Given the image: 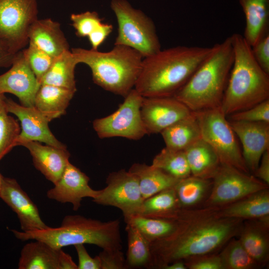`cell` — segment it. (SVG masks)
Returning a JSON list of instances; mask_svg holds the SVG:
<instances>
[{"label": "cell", "mask_w": 269, "mask_h": 269, "mask_svg": "<svg viewBox=\"0 0 269 269\" xmlns=\"http://www.w3.org/2000/svg\"><path fill=\"white\" fill-rule=\"evenodd\" d=\"M124 220L126 224L135 227L150 243L169 236L177 227L176 218H150L137 215Z\"/></svg>", "instance_id": "d6a6232c"}, {"label": "cell", "mask_w": 269, "mask_h": 269, "mask_svg": "<svg viewBox=\"0 0 269 269\" xmlns=\"http://www.w3.org/2000/svg\"><path fill=\"white\" fill-rule=\"evenodd\" d=\"M212 181L193 175L180 179L174 186L181 209H190L203 201L211 190Z\"/></svg>", "instance_id": "4dcf8cb0"}, {"label": "cell", "mask_w": 269, "mask_h": 269, "mask_svg": "<svg viewBox=\"0 0 269 269\" xmlns=\"http://www.w3.org/2000/svg\"><path fill=\"white\" fill-rule=\"evenodd\" d=\"M78 64L71 50L55 57L40 80V85H49L76 91L75 69Z\"/></svg>", "instance_id": "f1b7e54d"}, {"label": "cell", "mask_w": 269, "mask_h": 269, "mask_svg": "<svg viewBox=\"0 0 269 269\" xmlns=\"http://www.w3.org/2000/svg\"><path fill=\"white\" fill-rule=\"evenodd\" d=\"M110 6L118 24L114 44L131 47L143 57L161 49L154 23L142 11L133 7L127 0H112Z\"/></svg>", "instance_id": "52a82bcc"}, {"label": "cell", "mask_w": 269, "mask_h": 269, "mask_svg": "<svg viewBox=\"0 0 269 269\" xmlns=\"http://www.w3.org/2000/svg\"><path fill=\"white\" fill-rule=\"evenodd\" d=\"M118 219L103 222L80 215H68L58 227L28 232L11 230L21 241H43L57 249L78 244H92L102 249H122Z\"/></svg>", "instance_id": "5b68a950"}, {"label": "cell", "mask_w": 269, "mask_h": 269, "mask_svg": "<svg viewBox=\"0 0 269 269\" xmlns=\"http://www.w3.org/2000/svg\"><path fill=\"white\" fill-rule=\"evenodd\" d=\"M28 44L34 45L53 57L69 49L60 24L50 18L37 19L28 33Z\"/></svg>", "instance_id": "44dd1931"}, {"label": "cell", "mask_w": 269, "mask_h": 269, "mask_svg": "<svg viewBox=\"0 0 269 269\" xmlns=\"http://www.w3.org/2000/svg\"><path fill=\"white\" fill-rule=\"evenodd\" d=\"M4 97L0 100V160L15 146L21 128L17 121L8 115Z\"/></svg>", "instance_id": "d590c367"}, {"label": "cell", "mask_w": 269, "mask_h": 269, "mask_svg": "<svg viewBox=\"0 0 269 269\" xmlns=\"http://www.w3.org/2000/svg\"><path fill=\"white\" fill-rule=\"evenodd\" d=\"M124 98L115 112L93 121V129L100 138L122 137L138 140L147 134L140 114L143 97L134 88Z\"/></svg>", "instance_id": "30bf717a"}, {"label": "cell", "mask_w": 269, "mask_h": 269, "mask_svg": "<svg viewBox=\"0 0 269 269\" xmlns=\"http://www.w3.org/2000/svg\"><path fill=\"white\" fill-rule=\"evenodd\" d=\"M22 146L29 150L35 167L48 180L55 184L69 162L70 154L66 148L43 145L36 141L27 142Z\"/></svg>", "instance_id": "d6986e66"}, {"label": "cell", "mask_w": 269, "mask_h": 269, "mask_svg": "<svg viewBox=\"0 0 269 269\" xmlns=\"http://www.w3.org/2000/svg\"><path fill=\"white\" fill-rule=\"evenodd\" d=\"M71 51L78 63L90 68L94 82L105 90L125 97L134 88L143 59L136 50L114 44L107 52L82 48Z\"/></svg>", "instance_id": "8992f818"}, {"label": "cell", "mask_w": 269, "mask_h": 269, "mask_svg": "<svg viewBox=\"0 0 269 269\" xmlns=\"http://www.w3.org/2000/svg\"><path fill=\"white\" fill-rule=\"evenodd\" d=\"M40 85L22 50L15 54L10 69L0 75V94L16 96L25 107L34 106Z\"/></svg>", "instance_id": "9a60e30c"}, {"label": "cell", "mask_w": 269, "mask_h": 269, "mask_svg": "<svg viewBox=\"0 0 269 269\" xmlns=\"http://www.w3.org/2000/svg\"><path fill=\"white\" fill-rule=\"evenodd\" d=\"M189 269H224L219 255L208 254L192 258L184 261Z\"/></svg>", "instance_id": "60d3db41"}, {"label": "cell", "mask_w": 269, "mask_h": 269, "mask_svg": "<svg viewBox=\"0 0 269 269\" xmlns=\"http://www.w3.org/2000/svg\"><path fill=\"white\" fill-rule=\"evenodd\" d=\"M90 178L79 168L68 163L62 174L54 186L47 192V197L61 203H70L73 210L77 211L84 198H95L99 190L89 185Z\"/></svg>", "instance_id": "2e32d148"}, {"label": "cell", "mask_w": 269, "mask_h": 269, "mask_svg": "<svg viewBox=\"0 0 269 269\" xmlns=\"http://www.w3.org/2000/svg\"><path fill=\"white\" fill-rule=\"evenodd\" d=\"M230 37L234 61L220 106L227 117L269 99V74L256 62L243 35Z\"/></svg>", "instance_id": "3957f363"}, {"label": "cell", "mask_w": 269, "mask_h": 269, "mask_svg": "<svg viewBox=\"0 0 269 269\" xmlns=\"http://www.w3.org/2000/svg\"><path fill=\"white\" fill-rule=\"evenodd\" d=\"M219 254L224 269H254L261 267L248 254L239 240L234 238Z\"/></svg>", "instance_id": "e575fe53"}, {"label": "cell", "mask_w": 269, "mask_h": 269, "mask_svg": "<svg viewBox=\"0 0 269 269\" xmlns=\"http://www.w3.org/2000/svg\"><path fill=\"white\" fill-rule=\"evenodd\" d=\"M25 244L21 249L18 269H58L61 249H55L47 243L35 240Z\"/></svg>", "instance_id": "4316f807"}, {"label": "cell", "mask_w": 269, "mask_h": 269, "mask_svg": "<svg viewBox=\"0 0 269 269\" xmlns=\"http://www.w3.org/2000/svg\"><path fill=\"white\" fill-rule=\"evenodd\" d=\"M233 61L229 36L212 46L209 56L173 97L191 112L220 107Z\"/></svg>", "instance_id": "277c9868"}, {"label": "cell", "mask_w": 269, "mask_h": 269, "mask_svg": "<svg viewBox=\"0 0 269 269\" xmlns=\"http://www.w3.org/2000/svg\"><path fill=\"white\" fill-rule=\"evenodd\" d=\"M245 17L243 36L252 46L269 33V0H237Z\"/></svg>", "instance_id": "603a6c76"}, {"label": "cell", "mask_w": 269, "mask_h": 269, "mask_svg": "<svg viewBox=\"0 0 269 269\" xmlns=\"http://www.w3.org/2000/svg\"><path fill=\"white\" fill-rule=\"evenodd\" d=\"M151 165L178 179L191 175L184 150L165 147L154 156Z\"/></svg>", "instance_id": "836d02e7"}, {"label": "cell", "mask_w": 269, "mask_h": 269, "mask_svg": "<svg viewBox=\"0 0 269 269\" xmlns=\"http://www.w3.org/2000/svg\"><path fill=\"white\" fill-rule=\"evenodd\" d=\"M192 112L200 127L202 139L214 149L221 163L250 174L236 134L220 107Z\"/></svg>", "instance_id": "ba28073f"}, {"label": "cell", "mask_w": 269, "mask_h": 269, "mask_svg": "<svg viewBox=\"0 0 269 269\" xmlns=\"http://www.w3.org/2000/svg\"><path fill=\"white\" fill-rule=\"evenodd\" d=\"M15 54H11L4 50L0 45V68L8 67L11 65Z\"/></svg>", "instance_id": "7dc6e473"}, {"label": "cell", "mask_w": 269, "mask_h": 269, "mask_svg": "<svg viewBox=\"0 0 269 269\" xmlns=\"http://www.w3.org/2000/svg\"><path fill=\"white\" fill-rule=\"evenodd\" d=\"M3 176L0 173V189L2 184Z\"/></svg>", "instance_id": "681fc988"}, {"label": "cell", "mask_w": 269, "mask_h": 269, "mask_svg": "<svg viewBox=\"0 0 269 269\" xmlns=\"http://www.w3.org/2000/svg\"><path fill=\"white\" fill-rule=\"evenodd\" d=\"M191 175L212 179L218 171L221 162L212 146L200 139L184 150Z\"/></svg>", "instance_id": "cb8c5ba5"}, {"label": "cell", "mask_w": 269, "mask_h": 269, "mask_svg": "<svg viewBox=\"0 0 269 269\" xmlns=\"http://www.w3.org/2000/svg\"><path fill=\"white\" fill-rule=\"evenodd\" d=\"M223 217L240 220H258L269 223V190L265 188L236 202L218 207Z\"/></svg>", "instance_id": "ffe728a7"}, {"label": "cell", "mask_w": 269, "mask_h": 269, "mask_svg": "<svg viewBox=\"0 0 269 269\" xmlns=\"http://www.w3.org/2000/svg\"><path fill=\"white\" fill-rule=\"evenodd\" d=\"M187 267L183 261H176L164 266L162 269H187Z\"/></svg>", "instance_id": "c3c4849f"}, {"label": "cell", "mask_w": 269, "mask_h": 269, "mask_svg": "<svg viewBox=\"0 0 269 269\" xmlns=\"http://www.w3.org/2000/svg\"><path fill=\"white\" fill-rule=\"evenodd\" d=\"M58 269H78L77 265L73 261L71 256L62 249L59 257Z\"/></svg>", "instance_id": "bcb514c9"}, {"label": "cell", "mask_w": 269, "mask_h": 269, "mask_svg": "<svg viewBox=\"0 0 269 269\" xmlns=\"http://www.w3.org/2000/svg\"><path fill=\"white\" fill-rule=\"evenodd\" d=\"M38 12L37 0H0V45L4 50L14 55L26 46Z\"/></svg>", "instance_id": "9c48e42d"}, {"label": "cell", "mask_w": 269, "mask_h": 269, "mask_svg": "<svg viewBox=\"0 0 269 269\" xmlns=\"http://www.w3.org/2000/svg\"><path fill=\"white\" fill-rule=\"evenodd\" d=\"M251 48L256 62L269 74V33L261 37Z\"/></svg>", "instance_id": "b9f144b4"}, {"label": "cell", "mask_w": 269, "mask_h": 269, "mask_svg": "<svg viewBox=\"0 0 269 269\" xmlns=\"http://www.w3.org/2000/svg\"><path fill=\"white\" fill-rule=\"evenodd\" d=\"M106 182V186L99 190L94 202L119 209L124 219L140 214L144 199L134 175L121 169L111 172Z\"/></svg>", "instance_id": "7c38bea8"}, {"label": "cell", "mask_w": 269, "mask_h": 269, "mask_svg": "<svg viewBox=\"0 0 269 269\" xmlns=\"http://www.w3.org/2000/svg\"><path fill=\"white\" fill-rule=\"evenodd\" d=\"M4 96V94H0V100L2 99Z\"/></svg>", "instance_id": "f907efd6"}, {"label": "cell", "mask_w": 269, "mask_h": 269, "mask_svg": "<svg viewBox=\"0 0 269 269\" xmlns=\"http://www.w3.org/2000/svg\"><path fill=\"white\" fill-rule=\"evenodd\" d=\"M269 223L261 220H248L243 224L239 235L243 247L261 267L266 265L269 258Z\"/></svg>", "instance_id": "7402d4cb"}, {"label": "cell", "mask_w": 269, "mask_h": 269, "mask_svg": "<svg viewBox=\"0 0 269 269\" xmlns=\"http://www.w3.org/2000/svg\"><path fill=\"white\" fill-rule=\"evenodd\" d=\"M242 145V155L250 171L254 173L263 153L269 150V123L229 121Z\"/></svg>", "instance_id": "e0dca14e"}, {"label": "cell", "mask_w": 269, "mask_h": 269, "mask_svg": "<svg viewBox=\"0 0 269 269\" xmlns=\"http://www.w3.org/2000/svg\"><path fill=\"white\" fill-rule=\"evenodd\" d=\"M229 121L269 123V99L228 117Z\"/></svg>", "instance_id": "f35d334b"}, {"label": "cell", "mask_w": 269, "mask_h": 269, "mask_svg": "<svg viewBox=\"0 0 269 269\" xmlns=\"http://www.w3.org/2000/svg\"><path fill=\"white\" fill-rule=\"evenodd\" d=\"M165 147L184 150L202 138L200 127L192 112L188 116L180 119L160 133Z\"/></svg>", "instance_id": "83f0119b"}, {"label": "cell", "mask_w": 269, "mask_h": 269, "mask_svg": "<svg viewBox=\"0 0 269 269\" xmlns=\"http://www.w3.org/2000/svg\"><path fill=\"white\" fill-rule=\"evenodd\" d=\"M128 170L137 178L144 200L163 190L174 187L180 180L151 164L134 163Z\"/></svg>", "instance_id": "484cf974"}, {"label": "cell", "mask_w": 269, "mask_h": 269, "mask_svg": "<svg viewBox=\"0 0 269 269\" xmlns=\"http://www.w3.org/2000/svg\"><path fill=\"white\" fill-rule=\"evenodd\" d=\"M70 19L76 34L79 37H88L103 22V19L94 11L72 13Z\"/></svg>", "instance_id": "74e56055"}, {"label": "cell", "mask_w": 269, "mask_h": 269, "mask_svg": "<svg viewBox=\"0 0 269 269\" xmlns=\"http://www.w3.org/2000/svg\"><path fill=\"white\" fill-rule=\"evenodd\" d=\"M98 255L101 269H127L124 253L120 249H102Z\"/></svg>", "instance_id": "ab89813d"}, {"label": "cell", "mask_w": 269, "mask_h": 269, "mask_svg": "<svg viewBox=\"0 0 269 269\" xmlns=\"http://www.w3.org/2000/svg\"><path fill=\"white\" fill-rule=\"evenodd\" d=\"M0 198L16 213L22 231L41 230L49 227L41 219L36 205L15 179L3 177Z\"/></svg>", "instance_id": "ac0fdd59"}, {"label": "cell", "mask_w": 269, "mask_h": 269, "mask_svg": "<svg viewBox=\"0 0 269 269\" xmlns=\"http://www.w3.org/2000/svg\"><path fill=\"white\" fill-rule=\"evenodd\" d=\"M113 30V26L111 24L102 22L88 36L91 49L98 50L99 47L112 33Z\"/></svg>", "instance_id": "ee69618b"}, {"label": "cell", "mask_w": 269, "mask_h": 269, "mask_svg": "<svg viewBox=\"0 0 269 269\" xmlns=\"http://www.w3.org/2000/svg\"><path fill=\"white\" fill-rule=\"evenodd\" d=\"M5 102L7 112L15 115L20 123L21 131L16 146L36 141L58 148H66L51 132L49 120L34 106L25 107L6 98Z\"/></svg>", "instance_id": "5bb4252c"}, {"label": "cell", "mask_w": 269, "mask_h": 269, "mask_svg": "<svg viewBox=\"0 0 269 269\" xmlns=\"http://www.w3.org/2000/svg\"><path fill=\"white\" fill-rule=\"evenodd\" d=\"M128 250L126 259L128 268L150 269L151 252L150 242L134 226L126 224Z\"/></svg>", "instance_id": "1f68e13d"}, {"label": "cell", "mask_w": 269, "mask_h": 269, "mask_svg": "<svg viewBox=\"0 0 269 269\" xmlns=\"http://www.w3.org/2000/svg\"><path fill=\"white\" fill-rule=\"evenodd\" d=\"M177 227L169 236L150 243V269L211 254L239 235L243 220L223 217L218 207L181 209Z\"/></svg>", "instance_id": "6da1fadb"}, {"label": "cell", "mask_w": 269, "mask_h": 269, "mask_svg": "<svg viewBox=\"0 0 269 269\" xmlns=\"http://www.w3.org/2000/svg\"><path fill=\"white\" fill-rule=\"evenodd\" d=\"M174 188L163 190L143 200L138 215L174 219L181 210Z\"/></svg>", "instance_id": "f546056e"}, {"label": "cell", "mask_w": 269, "mask_h": 269, "mask_svg": "<svg viewBox=\"0 0 269 269\" xmlns=\"http://www.w3.org/2000/svg\"><path fill=\"white\" fill-rule=\"evenodd\" d=\"M74 246L78 259V269H101L98 255L95 258L91 257L84 244H78Z\"/></svg>", "instance_id": "7bdbcfd3"}, {"label": "cell", "mask_w": 269, "mask_h": 269, "mask_svg": "<svg viewBox=\"0 0 269 269\" xmlns=\"http://www.w3.org/2000/svg\"><path fill=\"white\" fill-rule=\"evenodd\" d=\"M254 174L257 178L269 184V150L263 153L259 165Z\"/></svg>", "instance_id": "f6af8a7d"}, {"label": "cell", "mask_w": 269, "mask_h": 269, "mask_svg": "<svg viewBox=\"0 0 269 269\" xmlns=\"http://www.w3.org/2000/svg\"><path fill=\"white\" fill-rule=\"evenodd\" d=\"M212 179V187L204 207H222L269 188L268 184L254 175L223 163Z\"/></svg>", "instance_id": "8fae6325"}, {"label": "cell", "mask_w": 269, "mask_h": 269, "mask_svg": "<svg viewBox=\"0 0 269 269\" xmlns=\"http://www.w3.org/2000/svg\"><path fill=\"white\" fill-rule=\"evenodd\" d=\"M211 51L212 47L179 45L143 57L134 88L143 97L173 96Z\"/></svg>", "instance_id": "7a4b0ae2"}, {"label": "cell", "mask_w": 269, "mask_h": 269, "mask_svg": "<svg viewBox=\"0 0 269 269\" xmlns=\"http://www.w3.org/2000/svg\"><path fill=\"white\" fill-rule=\"evenodd\" d=\"M76 91L49 85H41L35 96L34 107L49 122L64 115Z\"/></svg>", "instance_id": "d4e9b609"}, {"label": "cell", "mask_w": 269, "mask_h": 269, "mask_svg": "<svg viewBox=\"0 0 269 269\" xmlns=\"http://www.w3.org/2000/svg\"><path fill=\"white\" fill-rule=\"evenodd\" d=\"M22 51L30 68L39 82L51 66L55 57L50 56L31 44H29L28 47Z\"/></svg>", "instance_id": "8d00e7d4"}, {"label": "cell", "mask_w": 269, "mask_h": 269, "mask_svg": "<svg viewBox=\"0 0 269 269\" xmlns=\"http://www.w3.org/2000/svg\"><path fill=\"white\" fill-rule=\"evenodd\" d=\"M191 111L173 96L143 97L141 119L147 134L160 133Z\"/></svg>", "instance_id": "4fadbf2b"}]
</instances>
